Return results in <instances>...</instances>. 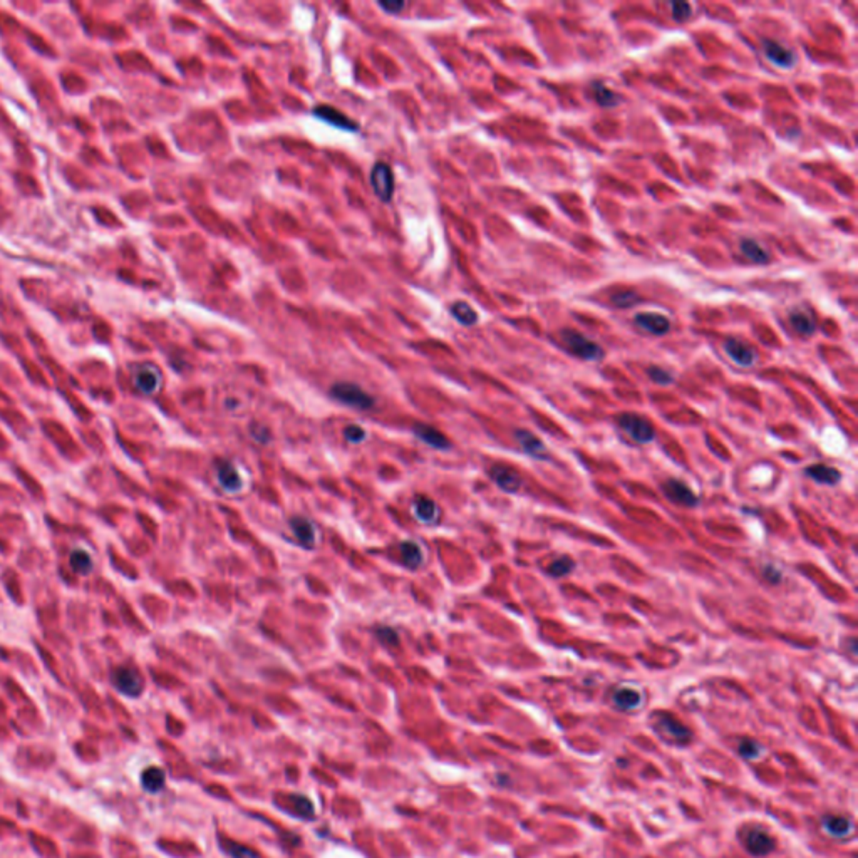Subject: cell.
<instances>
[{
  "label": "cell",
  "mask_w": 858,
  "mask_h": 858,
  "mask_svg": "<svg viewBox=\"0 0 858 858\" xmlns=\"http://www.w3.org/2000/svg\"><path fill=\"white\" fill-rule=\"evenodd\" d=\"M560 339H562L563 344L567 345V349L572 354H575L577 357L585 360H600L604 357V351H602L600 345L597 342L590 341L587 339L583 334L577 332L574 329H563L560 332Z\"/></svg>",
  "instance_id": "1"
},
{
  "label": "cell",
  "mask_w": 858,
  "mask_h": 858,
  "mask_svg": "<svg viewBox=\"0 0 858 858\" xmlns=\"http://www.w3.org/2000/svg\"><path fill=\"white\" fill-rule=\"evenodd\" d=\"M330 396L342 402V404L351 406V408L359 409V411H367L374 406V399L371 394H367L366 391L352 382L334 384L332 389H330Z\"/></svg>",
  "instance_id": "2"
},
{
  "label": "cell",
  "mask_w": 858,
  "mask_h": 858,
  "mask_svg": "<svg viewBox=\"0 0 858 858\" xmlns=\"http://www.w3.org/2000/svg\"><path fill=\"white\" fill-rule=\"evenodd\" d=\"M617 424L630 436L634 441L642 443V445H647V443H652L654 438H656V431H654V426L650 424L649 419L646 417L639 416V414L634 413H624L620 416H617Z\"/></svg>",
  "instance_id": "3"
},
{
  "label": "cell",
  "mask_w": 858,
  "mask_h": 858,
  "mask_svg": "<svg viewBox=\"0 0 858 858\" xmlns=\"http://www.w3.org/2000/svg\"><path fill=\"white\" fill-rule=\"evenodd\" d=\"M369 182H371L372 190L379 199L386 203L391 201L394 195V175L389 164L382 163V161L376 163L371 169V175H369Z\"/></svg>",
  "instance_id": "4"
},
{
  "label": "cell",
  "mask_w": 858,
  "mask_h": 858,
  "mask_svg": "<svg viewBox=\"0 0 858 858\" xmlns=\"http://www.w3.org/2000/svg\"><path fill=\"white\" fill-rule=\"evenodd\" d=\"M133 382L139 393L146 394V396H151V394H156L160 391L161 382H163V374H161V371L154 364H139L134 369Z\"/></svg>",
  "instance_id": "5"
},
{
  "label": "cell",
  "mask_w": 858,
  "mask_h": 858,
  "mask_svg": "<svg viewBox=\"0 0 858 858\" xmlns=\"http://www.w3.org/2000/svg\"><path fill=\"white\" fill-rule=\"evenodd\" d=\"M112 684L124 696L136 698L143 691V679L133 667H118L112 672Z\"/></svg>",
  "instance_id": "6"
},
{
  "label": "cell",
  "mask_w": 858,
  "mask_h": 858,
  "mask_svg": "<svg viewBox=\"0 0 858 858\" xmlns=\"http://www.w3.org/2000/svg\"><path fill=\"white\" fill-rule=\"evenodd\" d=\"M662 493L665 495V498L681 506L694 508L699 502L698 496L691 491V488L687 485H684L683 481L676 480V478H671V480H667L662 485Z\"/></svg>",
  "instance_id": "7"
},
{
  "label": "cell",
  "mask_w": 858,
  "mask_h": 858,
  "mask_svg": "<svg viewBox=\"0 0 858 858\" xmlns=\"http://www.w3.org/2000/svg\"><path fill=\"white\" fill-rule=\"evenodd\" d=\"M490 476L496 487L506 493H517L523 485L522 476L506 465H493L490 468Z\"/></svg>",
  "instance_id": "8"
},
{
  "label": "cell",
  "mask_w": 858,
  "mask_h": 858,
  "mask_svg": "<svg viewBox=\"0 0 858 858\" xmlns=\"http://www.w3.org/2000/svg\"><path fill=\"white\" fill-rule=\"evenodd\" d=\"M656 724H657V728L661 729L662 735L671 737V739L676 741V743L683 744V743H687V741H691L692 735L689 729H687L684 724H681L676 718L669 716V714H664V713L657 714Z\"/></svg>",
  "instance_id": "9"
},
{
  "label": "cell",
  "mask_w": 858,
  "mask_h": 858,
  "mask_svg": "<svg viewBox=\"0 0 858 858\" xmlns=\"http://www.w3.org/2000/svg\"><path fill=\"white\" fill-rule=\"evenodd\" d=\"M515 439L518 441V445L522 446V450L525 451L526 454H530L532 458H537V460H550V454H548L547 446L543 445L540 438H537L533 432L526 431V429H517L515 431Z\"/></svg>",
  "instance_id": "10"
},
{
  "label": "cell",
  "mask_w": 858,
  "mask_h": 858,
  "mask_svg": "<svg viewBox=\"0 0 858 858\" xmlns=\"http://www.w3.org/2000/svg\"><path fill=\"white\" fill-rule=\"evenodd\" d=\"M763 49H765V56L770 59L774 66L783 67V69H789V67L795 66V54L793 51H789L788 47H785L780 42H774V40H763Z\"/></svg>",
  "instance_id": "11"
},
{
  "label": "cell",
  "mask_w": 858,
  "mask_h": 858,
  "mask_svg": "<svg viewBox=\"0 0 858 858\" xmlns=\"http://www.w3.org/2000/svg\"><path fill=\"white\" fill-rule=\"evenodd\" d=\"M635 323L652 336H664L671 329V322L664 315L656 312H641L635 315Z\"/></svg>",
  "instance_id": "12"
},
{
  "label": "cell",
  "mask_w": 858,
  "mask_h": 858,
  "mask_svg": "<svg viewBox=\"0 0 858 858\" xmlns=\"http://www.w3.org/2000/svg\"><path fill=\"white\" fill-rule=\"evenodd\" d=\"M217 478H218V483L220 487L223 488L225 491L228 493H235L240 491L243 487V480L240 476V473L236 471V468L230 463L227 461H218L217 463Z\"/></svg>",
  "instance_id": "13"
},
{
  "label": "cell",
  "mask_w": 858,
  "mask_h": 858,
  "mask_svg": "<svg viewBox=\"0 0 858 858\" xmlns=\"http://www.w3.org/2000/svg\"><path fill=\"white\" fill-rule=\"evenodd\" d=\"M724 352L728 354L733 360H735L737 366L750 367L755 364V359H756L755 351H752L748 344L737 341V339H726Z\"/></svg>",
  "instance_id": "14"
},
{
  "label": "cell",
  "mask_w": 858,
  "mask_h": 858,
  "mask_svg": "<svg viewBox=\"0 0 858 858\" xmlns=\"http://www.w3.org/2000/svg\"><path fill=\"white\" fill-rule=\"evenodd\" d=\"M774 840L763 830H751L746 835V848L751 855L766 857L774 850Z\"/></svg>",
  "instance_id": "15"
},
{
  "label": "cell",
  "mask_w": 858,
  "mask_h": 858,
  "mask_svg": "<svg viewBox=\"0 0 858 858\" xmlns=\"http://www.w3.org/2000/svg\"><path fill=\"white\" fill-rule=\"evenodd\" d=\"M314 116H317L319 119L322 121L332 124V126L339 127V130H345V131H357V124L352 121L351 118L344 114V112L337 111L334 106H317L314 109Z\"/></svg>",
  "instance_id": "16"
},
{
  "label": "cell",
  "mask_w": 858,
  "mask_h": 858,
  "mask_svg": "<svg viewBox=\"0 0 858 858\" xmlns=\"http://www.w3.org/2000/svg\"><path fill=\"white\" fill-rule=\"evenodd\" d=\"M291 528L293 537L299 540V543L306 548H312L315 545V537H317V528L310 520L304 517H295L291 520Z\"/></svg>",
  "instance_id": "17"
},
{
  "label": "cell",
  "mask_w": 858,
  "mask_h": 858,
  "mask_svg": "<svg viewBox=\"0 0 858 858\" xmlns=\"http://www.w3.org/2000/svg\"><path fill=\"white\" fill-rule=\"evenodd\" d=\"M413 515L417 522L431 525V523L438 522L439 508L428 496H417L413 502Z\"/></svg>",
  "instance_id": "18"
},
{
  "label": "cell",
  "mask_w": 858,
  "mask_h": 858,
  "mask_svg": "<svg viewBox=\"0 0 858 858\" xmlns=\"http://www.w3.org/2000/svg\"><path fill=\"white\" fill-rule=\"evenodd\" d=\"M413 431H414V434H416L417 439H421V441L426 443L428 446L434 448V450L445 451V450H448V448L451 446V443L448 441L446 436L443 434V432H439L438 429L428 426V424H423V423L416 424V426L413 428Z\"/></svg>",
  "instance_id": "19"
},
{
  "label": "cell",
  "mask_w": 858,
  "mask_h": 858,
  "mask_svg": "<svg viewBox=\"0 0 858 858\" xmlns=\"http://www.w3.org/2000/svg\"><path fill=\"white\" fill-rule=\"evenodd\" d=\"M805 473H807L811 480H815L816 483L826 485V487H835V485H838L842 481V473L838 471L837 468H831V466L823 465V463L808 466V468L805 469Z\"/></svg>",
  "instance_id": "20"
},
{
  "label": "cell",
  "mask_w": 858,
  "mask_h": 858,
  "mask_svg": "<svg viewBox=\"0 0 858 858\" xmlns=\"http://www.w3.org/2000/svg\"><path fill=\"white\" fill-rule=\"evenodd\" d=\"M823 828L828 835L835 838H845L853 831V823L845 816L828 815L823 818Z\"/></svg>",
  "instance_id": "21"
},
{
  "label": "cell",
  "mask_w": 858,
  "mask_h": 858,
  "mask_svg": "<svg viewBox=\"0 0 858 858\" xmlns=\"http://www.w3.org/2000/svg\"><path fill=\"white\" fill-rule=\"evenodd\" d=\"M399 552H401V559L404 562L406 567H409L411 570H417L424 562V556H423V548L413 540H406L399 545Z\"/></svg>",
  "instance_id": "22"
},
{
  "label": "cell",
  "mask_w": 858,
  "mask_h": 858,
  "mask_svg": "<svg viewBox=\"0 0 858 858\" xmlns=\"http://www.w3.org/2000/svg\"><path fill=\"white\" fill-rule=\"evenodd\" d=\"M613 702H615V706L619 707V709L630 711L641 706L642 696H641V692L630 689V687H620V689H617L615 692H613Z\"/></svg>",
  "instance_id": "23"
},
{
  "label": "cell",
  "mask_w": 858,
  "mask_h": 858,
  "mask_svg": "<svg viewBox=\"0 0 858 858\" xmlns=\"http://www.w3.org/2000/svg\"><path fill=\"white\" fill-rule=\"evenodd\" d=\"M164 780H167V776H164V771L161 770V768H156V766L148 768V770L143 771V774H141L143 788H145L146 792H149V793H158V792H160V789L164 786Z\"/></svg>",
  "instance_id": "24"
},
{
  "label": "cell",
  "mask_w": 858,
  "mask_h": 858,
  "mask_svg": "<svg viewBox=\"0 0 858 858\" xmlns=\"http://www.w3.org/2000/svg\"><path fill=\"white\" fill-rule=\"evenodd\" d=\"M739 248H741V252H743L744 257H746L748 260H751L752 263H759V265H763V263L770 262V255H768V252L759 245L756 240L744 238L743 242H741Z\"/></svg>",
  "instance_id": "25"
},
{
  "label": "cell",
  "mask_w": 858,
  "mask_h": 858,
  "mask_svg": "<svg viewBox=\"0 0 858 858\" xmlns=\"http://www.w3.org/2000/svg\"><path fill=\"white\" fill-rule=\"evenodd\" d=\"M789 323H792L793 329L798 334H801V336H811L816 329L815 321H813L811 315L807 310H792V314H789Z\"/></svg>",
  "instance_id": "26"
},
{
  "label": "cell",
  "mask_w": 858,
  "mask_h": 858,
  "mask_svg": "<svg viewBox=\"0 0 858 858\" xmlns=\"http://www.w3.org/2000/svg\"><path fill=\"white\" fill-rule=\"evenodd\" d=\"M590 89H592L593 99H596L602 108H613L620 101L619 96H617L612 89H609L607 86L602 84V82H592Z\"/></svg>",
  "instance_id": "27"
},
{
  "label": "cell",
  "mask_w": 858,
  "mask_h": 858,
  "mask_svg": "<svg viewBox=\"0 0 858 858\" xmlns=\"http://www.w3.org/2000/svg\"><path fill=\"white\" fill-rule=\"evenodd\" d=\"M450 310L453 314V317L458 322H461L463 326H475L478 321V314L475 312V308L466 302H454Z\"/></svg>",
  "instance_id": "28"
},
{
  "label": "cell",
  "mask_w": 858,
  "mask_h": 858,
  "mask_svg": "<svg viewBox=\"0 0 858 858\" xmlns=\"http://www.w3.org/2000/svg\"><path fill=\"white\" fill-rule=\"evenodd\" d=\"M69 562H71V567H73L74 570L81 575H88L89 572L93 570L91 555H89L88 552L81 550V548H77V550H74L73 553H71Z\"/></svg>",
  "instance_id": "29"
},
{
  "label": "cell",
  "mask_w": 858,
  "mask_h": 858,
  "mask_svg": "<svg viewBox=\"0 0 858 858\" xmlns=\"http://www.w3.org/2000/svg\"><path fill=\"white\" fill-rule=\"evenodd\" d=\"M574 567H575L574 560H572L570 556L563 555L553 560V562L550 563V567H548V574L555 578L565 577V575H568L572 570H574Z\"/></svg>",
  "instance_id": "30"
},
{
  "label": "cell",
  "mask_w": 858,
  "mask_h": 858,
  "mask_svg": "<svg viewBox=\"0 0 858 858\" xmlns=\"http://www.w3.org/2000/svg\"><path fill=\"white\" fill-rule=\"evenodd\" d=\"M291 801H292V808L293 811L297 813L299 816L306 820H312L314 818L315 811H314V805L310 803V800L302 795H291Z\"/></svg>",
  "instance_id": "31"
},
{
  "label": "cell",
  "mask_w": 858,
  "mask_h": 858,
  "mask_svg": "<svg viewBox=\"0 0 858 858\" xmlns=\"http://www.w3.org/2000/svg\"><path fill=\"white\" fill-rule=\"evenodd\" d=\"M765 752V748L755 739H743L739 744V755L746 759H758Z\"/></svg>",
  "instance_id": "32"
},
{
  "label": "cell",
  "mask_w": 858,
  "mask_h": 858,
  "mask_svg": "<svg viewBox=\"0 0 858 858\" xmlns=\"http://www.w3.org/2000/svg\"><path fill=\"white\" fill-rule=\"evenodd\" d=\"M639 300H641V297H639L635 292H630V291L617 292L612 295V302L620 308H628V307L635 306Z\"/></svg>",
  "instance_id": "33"
},
{
  "label": "cell",
  "mask_w": 858,
  "mask_h": 858,
  "mask_svg": "<svg viewBox=\"0 0 858 858\" xmlns=\"http://www.w3.org/2000/svg\"><path fill=\"white\" fill-rule=\"evenodd\" d=\"M221 846H223L225 852L233 858H258L254 852H252V850L238 845V843H227V845H221Z\"/></svg>",
  "instance_id": "34"
},
{
  "label": "cell",
  "mask_w": 858,
  "mask_h": 858,
  "mask_svg": "<svg viewBox=\"0 0 858 858\" xmlns=\"http://www.w3.org/2000/svg\"><path fill=\"white\" fill-rule=\"evenodd\" d=\"M647 372H649V378L652 379L654 382L662 384V386H667V384H671L672 381H674V378H672L671 372H667V371H665V369H662V367H656V366L649 367V371H647Z\"/></svg>",
  "instance_id": "35"
},
{
  "label": "cell",
  "mask_w": 858,
  "mask_h": 858,
  "mask_svg": "<svg viewBox=\"0 0 858 858\" xmlns=\"http://www.w3.org/2000/svg\"><path fill=\"white\" fill-rule=\"evenodd\" d=\"M344 438L347 439L349 443H354V445H359V443L366 441L367 439V432L364 431L360 426H347L344 429Z\"/></svg>",
  "instance_id": "36"
},
{
  "label": "cell",
  "mask_w": 858,
  "mask_h": 858,
  "mask_svg": "<svg viewBox=\"0 0 858 858\" xmlns=\"http://www.w3.org/2000/svg\"><path fill=\"white\" fill-rule=\"evenodd\" d=\"M671 9H672V17L676 21H686V19L691 17L692 14V5L691 3L686 2H672L671 3Z\"/></svg>",
  "instance_id": "37"
},
{
  "label": "cell",
  "mask_w": 858,
  "mask_h": 858,
  "mask_svg": "<svg viewBox=\"0 0 858 858\" xmlns=\"http://www.w3.org/2000/svg\"><path fill=\"white\" fill-rule=\"evenodd\" d=\"M250 436L258 443H269L270 441V431L269 428H265L263 424H250Z\"/></svg>",
  "instance_id": "38"
},
{
  "label": "cell",
  "mask_w": 858,
  "mask_h": 858,
  "mask_svg": "<svg viewBox=\"0 0 858 858\" xmlns=\"http://www.w3.org/2000/svg\"><path fill=\"white\" fill-rule=\"evenodd\" d=\"M378 637L381 639V642L386 644V646H397V642H399L396 630H393L391 627L378 628Z\"/></svg>",
  "instance_id": "39"
},
{
  "label": "cell",
  "mask_w": 858,
  "mask_h": 858,
  "mask_svg": "<svg viewBox=\"0 0 858 858\" xmlns=\"http://www.w3.org/2000/svg\"><path fill=\"white\" fill-rule=\"evenodd\" d=\"M379 5H381L384 10H387L389 14H397L404 9L406 3L404 2H381Z\"/></svg>",
  "instance_id": "40"
},
{
  "label": "cell",
  "mask_w": 858,
  "mask_h": 858,
  "mask_svg": "<svg viewBox=\"0 0 858 858\" xmlns=\"http://www.w3.org/2000/svg\"><path fill=\"white\" fill-rule=\"evenodd\" d=\"M763 574L766 575V578L771 583H778V582H780V578H781L780 572H778L776 568H773V567H766L765 570H763Z\"/></svg>",
  "instance_id": "41"
}]
</instances>
